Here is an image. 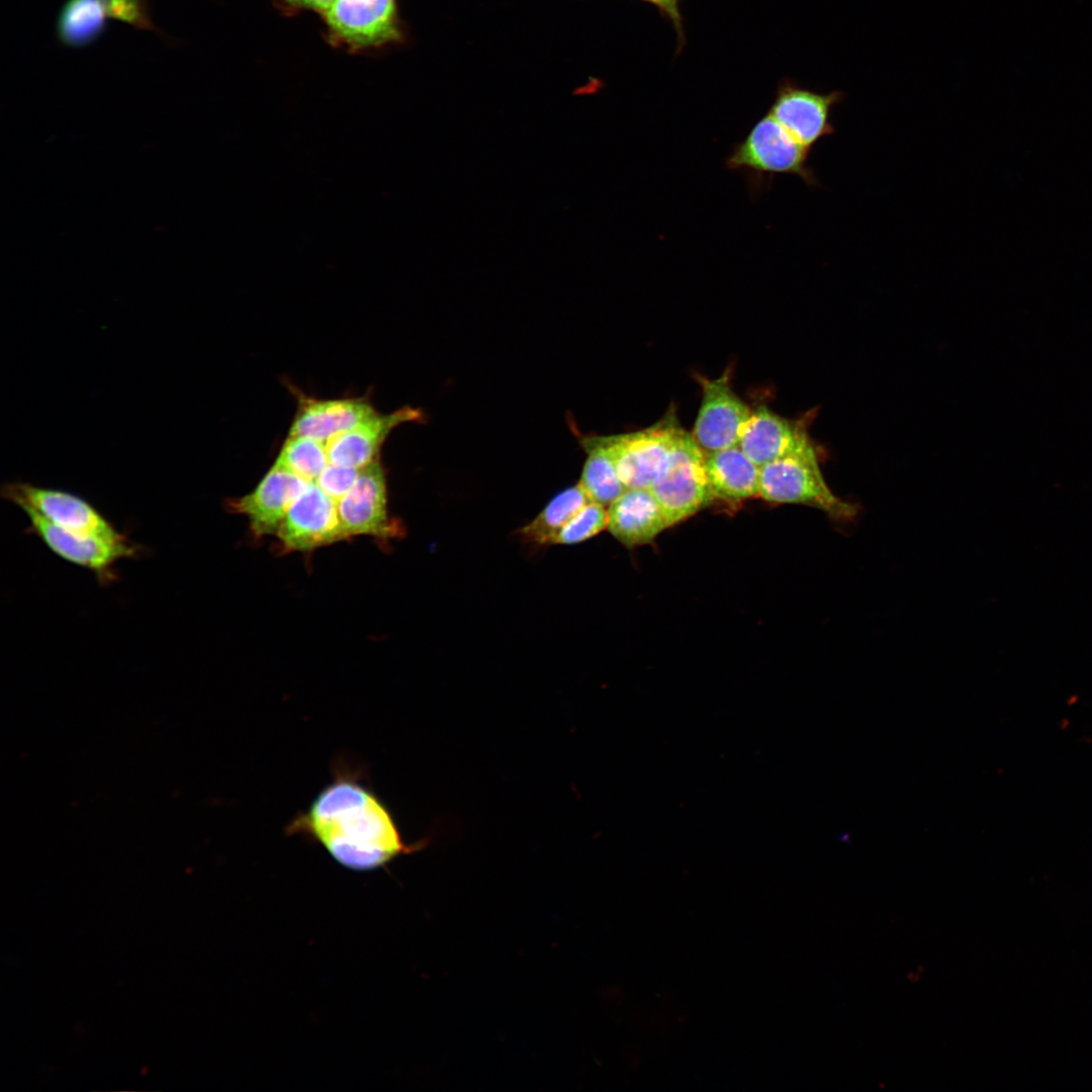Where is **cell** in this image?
<instances>
[{
	"mask_svg": "<svg viewBox=\"0 0 1092 1092\" xmlns=\"http://www.w3.org/2000/svg\"><path fill=\"white\" fill-rule=\"evenodd\" d=\"M311 836L341 866L371 871L411 852L388 809L367 787L338 777L290 825Z\"/></svg>",
	"mask_w": 1092,
	"mask_h": 1092,
	"instance_id": "6da1fadb",
	"label": "cell"
},
{
	"mask_svg": "<svg viewBox=\"0 0 1092 1092\" xmlns=\"http://www.w3.org/2000/svg\"><path fill=\"white\" fill-rule=\"evenodd\" d=\"M810 151L767 113L731 148L724 166L740 173L753 194L766 189L775 175L780 174L796 175L808 187L816 188L820 183L808 165Z\"/></svg>",
	"mask_w": 1092,
	"mask_h": 1092,
	"instance_id": "7a4b0ae2",
	"label": "cell"
},
{
	"mask_svg": "<svg viewBox=\"0 0 1092 1092\" xmlns=\"http://www.w3.org/2000/svg\"><path fill=\"white\" fill-rule=\"evenodd\" d=\"M821 455L817 446L760 466L758 496L775 504L811 507L837 522L852 520L858 509L830 489L821 472Z\"/></svg>",
	"mask_w": 1092,
	"mask_h": 1092,
	"instance_id": "3957f363",
	"label": "cell"
},
{
	"mask_svg": "<svg viewBox=\"0 0 1092 1092\" xmlns=\"http://www.w3.org/2000/svg\"><path fill=\"white\" fill-rule=\"evenodd\" d=\"M650 490L671 527L713 500L705 453L685 430L653 479Z\"/></svg>",
	"mask_w": 1092,
	"mask_h": 1092,
	"instance_id": "277c9868",
	"label": "cell"
},
{
	"mask_svg": "<svg viewBox=\"0 0 1092 1092\" xmlns=\"http://www.w3.org/2000/svg\"><path fill=\"white\" fill-rule=\"evenodd\" d=\"M29 522L26 531L36 536L61 559L91 571L99 583L107 585L117 578L116 564L138 558L143 548L125 534L87 536L61 529L30 510H22Z\"/></svg>",
	"mask_w": 1092,
	"mask_h": 1092,
	"instance_id": "5b68a950",
	"label": "cell"
},
{
	"mask_svg": "<svg viewBox=\"0 0 1092 1092\" xmlns=\"http://www.w3.org/2000/svg\"><path fill=\"white\" fill-rule=\"evenodd\" d=\"M1 495L21 510H30L66 531L87 536L120 534L91 503L62 489L10 481L1 486Z\"/></svg>",
	"mask_w": 1092,
	"mask_h": 1092,
	"instance_id": "8992f818",
	"label": "cell"
},
{
	"mask_svg": "<svg viewBox=\"0 0 1092 1092\" xmlns=\"http://www.w3.org/2000/svg\"><path fill=\"white\" fill-rule=\"evenodd\" d=\"M682 431L669 414L646 429L603 437L625 487L649 488Z\"/></svg>",
	"mask_w": 1092,
	"mask_h": 1092,
	"instance_id": "52a82bcc",
	"label": "cell"
},
{
	"mask_svg": "<svg viewBox=\"0 0 1092 1092\" xmlns=\"http://www.w3.org/2000/svg\"><path fill=\"white\" fill-rule=\"evenodd\" d=\"M284 551H308L347 539L337 502L309 482L289 507L277 533Z\"/></svg>",
	"mask_w": 1092,
	"mask_h": 1092,
	"instance_id": "ba28073f",
	"label": "cell"
},
{
	"mask_svg": "<svg viewBox=\"0 0 1092 1092\" xmlns=\"http://www.w3.org/2000/svg\"><path fill=\"white\" fill-rule=\"evenodd\" d=\"M702 402L691 434L705 454L738 445L742 426L751 414L734 392L730 371L713 379L699 376Z\"/></svg>",
	"mask_w": 1092,
	"mask_h": 1092,
	"instance_id": "9c48e42d",
	"label": "cell"
},
{
	"mask_svg": "<svg viewBox=\"0 0 1092 1092\" xmlns=\"http://www.w3.org/2000/svg\"><path fill=\"white\" fill-rule=\"evenodd\" d=\"M840 90L819 93L792 81L783 82L768 113L800 144L810 149L835 132L832 109L845 100Z\"/></svg>",
	"mask_w": 1092,
	"mask_h": 1092,
	"instance_id": "30bf717a",
	"label": "cell"
},
{
	"mask_svg": "<svg viewBox=\"0 0 1092 1092\" xmlns=\"http://www.w3.org/2000/svg\"><path fill=\"white\" fill-rule=\"evenodd\" d=\"M337 505L348 538L367 535L384 540L398 534V526L388 512L384 471L377 460L360 469L354 485Z\"/></svg>",
	"mask_w": 1092,
	"mask_h": 1092,
	"instance_id": "8fae6325",
	"label": "cell"
},
{
	"mask_svg": "<svg viewBox=\"0 0 1092 1092\" xmlns=\"http://www.w3.org/2000/svg\"><path fill=\"white\" fill-rule=\"evenodd\" d=\"M815 413L798 420L784 418L765 405L751 411L740 430L738 446L758 466L817 447L809 435Z\"/></svg>",
	"mask_w": 1092,
	"mask_h": 1092,
	"instance_id": "7c38bea8",
	"label": "cell"
},
{
	"mask_svg": "<svg viewBox=\"0 0 1092 1092\" xmlns=\"http://www.w3.org/2000/svg\"><path fill=\"white\" fill-rule=\"evenodd\" d=\"M324 15L332 36L352 48L400 37L395 0H336Z\"/></svg>",
	"mask_w": 1092,
	"mask_h": 1092,
	"instance_id": "4fadbf2b",
	"label": "cell"
},
{
	"mask_svg": "<svg viewBox=\"0 0 1092 1092\" xmlns=\"http://www.w3.org/2000/svg\"><path fill=\"white\" fill-rule=\"evenodd\" d=\"M307 483L275 462L253 491L228 499L226 508L245 516L257 538L276 534L292 502Z\"/></svg>",
	"mask_w": 1092,
	"mask_h": 1092,
	"instance_id": "5bb4252c",
	"label": "cell"
},
{
	"mask_svg": "<svg viewBox=\"0 0 1092 1092\" xmlns=\"http://www.w3.org/2000/svg\"><path fill=\"white\" fill-rule=\"evenodd\" d=\"M147 15L145 0H68L58 18V36L67 46L80 47L96 39L109 19L139 27Z\"/></svg>",
	"mask_w": 1092,
	"mask_h": 1092,
	"instance_id": "9a60e30c",
	"label": "cell"
},
{
	"mask_svg": "<svg viewBox=\"0 0 1092 1092\" xmlns=\"http://www.w3.org/2000/svg\"><path fill=\"white\" fill-rule=\"evenodd\" d=\"M422 413L404 406L388 415L377 413L350 430L326 442L331 464L362 469L376 461L380 447L390 432L405 422L419 421Z\"/></svg>",
	"mask_w": 1092,
	"mask_h": 1092,
	"instance_id": "2e32d148",
	"label": "cell"
},
{
	"mask_svg": "<svg viewBox=\"0 0 1092 1092\" xmlns=\"http://www.w3.org/2000/svg\"><path fill=\"white\" fill-rule=\"evenodd\" d=\"M607 528L623 545L650 543L668 528L664 514L648 487L627 488L608 506Z\"/></svg>",
	"mask_w": 1092,
	"mask_h": 1092,
	"instance_id": "e0dca14e",
	"label": "cell"
},
{
	"mask_svg": "<svg viewBox=\"0 0 1092 1092\" xmlns=\"http://www.w3.org/2000/svg\"><path fill=\"white\" fill-rule=\"evenodd\" d=\"M375 414L373 406L363 399H306L294 418L289 436H306L327 442Z\"/></svg>",
	"mask_w": 1092,
	"mask_h": 1092,
	"instance_id": "ac0fdd59",
	"label": "cell"
},
{
	"mask_svg": "<svg viewBox=\"0 0 1092 1092\" xmlns=\"http://www.w3.org/2000/svg\"><path fill=\"white\" fill-rule=\"evenodd\" d=\"M713 499L737 503L758 495L760 466L738 446L705 454Z\"/></svg>",
	"mask_w": 1092,
	"mask_h": 1092,
	"instance_id": "d6986e66",
	"label": "cell"
},
{
	"mask_svg": "<svg viewBox=\"0 0 1092 1092\" xmlns=\"http://www.w3.org/2000/svg\"><path fill=\"white\" fill-rule=\"evenodd\" d=\"M587 452L579 483L593 502L608 507L627 488L621 481L612 454L603 437L584 438Z\"/></svg>",
	"mask_w": 1092,
	"mask_h": 1092,
	"instance_id": "ffe728a7",
	"label": "cell"
},
{
	"mask_svg": "<svg viewBox=\"0 0 1092 1092\" xmlns=\"http://www.w3.org/2000/svg\"><path fill=\"white\" fill-rule=\"evenodd\" d=\"M592 499L580 483L556 494L528 525L520 531L528 542L553 544L563 526Z\"/></svg>",
	"mask_w": 1092,
	"mask_h": 1092,
	"instance_id": "44dd1931",
	"label": "cell"
},
{
	"mask_svg": "<svg viewBox=\"0 0 1092 1092\" xmlns=\"http://www.w3.org/2000/svg\"><path fill=\"white\" fill-rule=\"evenodd\" d=\"M276 463L304 481L314 482L330 463L326 442L306 436H289Z\"/></svg>",
	"mask_w": 1092,
	"mask_h": 1092,
	"instance_id": "7402d4cb",
	"label": "cell"
},
{
	"mask_svg": "<svg viewBox=\"0 0 1092 1092\" xmlns=\"http://www.w3.org/2000/svg\"><path fill=\"white\" fill-rule=\"evenodd\" d=\"M605 508L593 500L585 505L563 526L553 544H577L602 532L607 527Z\"/></svg>",
	"mask_w": 1092,
	"mask_h": 1092,
	"instance_id": "603a6c76",
	"label": "cell"
},
{
	"mask_svg": "<svg viewBox=\"0 0 1092 1092\" xmlns=\"http://www.w3.org/2000/svg\"><path fill=\"white\" fill-rule=\"evenodd\" d=\"M360 469L329 463L314 483L338 503L354 485Z\"/></svg>",
	"mask_w": 1092,
	"mask_h": 1092,
	"instance_id": "cb8c5ba5",
	"label": "cell"
},
{
	"mask_svg": "<svg viewBox=\"0 0 1092 1092\" xmlns=\"http://www.w3.org/2000/svg\"><path fill=\"white\" fill-rule=\"evenodd\" d=\"M336 0H282L291 9H310L325 14Z\"/></svg>",
	"mask_w": 1092,
	"mask_h": 1092,
	"instance_id": "d4e9b609",
	"label": "cell"
},
{
	"mask_svg": "<svg viewBox=\"0 0 1092 1092\" xmlns=\"http://www.w3.org/2000/svg\"><path fill=\"white\" fill-rule=\"evenodd\" d=\"M656 5L660 8L674 23V25L680 27V14L678 11V0H644Z\"/></svg>",
	"mask_w": 1092,
	"mask_h": 1092,
	"instance_id": "484cf974",
	"label": "cell"
}]
</instances>
